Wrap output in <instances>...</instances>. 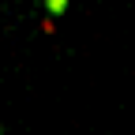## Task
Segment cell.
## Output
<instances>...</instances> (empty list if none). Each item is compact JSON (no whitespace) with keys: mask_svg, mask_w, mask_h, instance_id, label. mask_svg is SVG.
<instances>
[{"mask_svg":"<svg viewBox=\"0 0 135 135\" xmlns=\"http://www.w3.org/2000/svg\"><path fill=\"white\" fill-rule=\"evenodd\" d=\"M49 8H53V11H64V8H68V0H49Z\"/></svg>","mask_w":135,"mask_h":135,"instance_id":"1","label":"cell"}]
</instances>
